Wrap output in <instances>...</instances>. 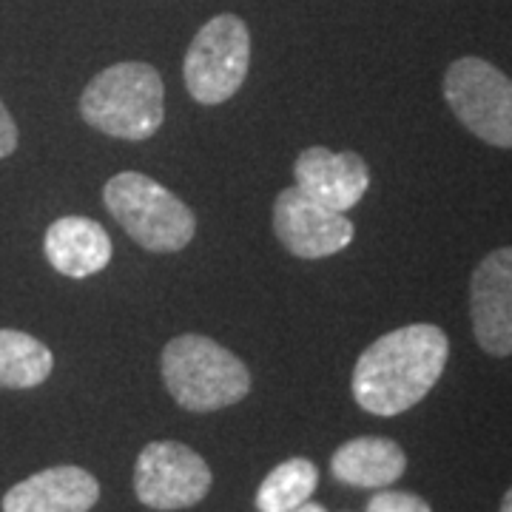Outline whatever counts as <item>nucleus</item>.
<instances>
[{"label":"nucleus","mask_w":512,"mask_h":512,"mask_svg":"<svg viewBox=\"0 0 512 512\" xmlns=\"http://www.w3.org/2000/svg\"><path fill=\"white\" fill-rule=\"evenodd\" d=\"M470 316L478 348L512 356V248L487 254L470 279Z\"/></svg>","instance_id":"nucleus-9"},{"label":"nucleus","mask_w":512,"mask_h":512,"mask_svg":"<svg viewBox=\"0 0 512 512\" xmlns=\"http://www.w3.org/2000/svg\"><path fill=\"white\" fill-rule=\"evenodd\" d=\"M111 237L97 220L69 214L49 225L43 237V254L57 274L69 279H89L111 262Z\"/></svg>","instance_id":"nucleus-12"},{"label":"nucleus","mask_w":512,"mask_h":512,"mask_svg":"<svg viewBox=\"0 0 512 512\" xmlns=\"http://www.w3.org/2000/svg\"><path fill=\"white\" fill-rule=\"evenodd\" d=\"M274 234L285 251L299 259H325L353 242V222L342 211H330L296 185L274 202Z\"/></svg>","instance_id":"nucleus-8"},{"label":"nucleus","mask_w":512,"mask_h":512,"mask_svg":"<svg viewBox=\"0 0 512 512\" xmlns=\"http://www.w3.org/2000/svg\"><path fill=\"white\" fill-rule=\"evenodd\" d=\"M367 512H433L430 504L413 493H396V490H382L370 498Z\"/></svg>","instance_id":"nucleus-16"},{"label":"nucleus","mask_w":512,"mask_h":512,"mask_svg":"<svg viewBox=\"0 0 512 512\" xmlns=\"http://www.w3.org/2000/svg\"><path fill=\"white\" fill-rule=\"evenodd\" d=\"M444 100L461 126L495 148H512V80L481 57H461L444 74Z\"/></svg>","instance_id":"nucleus-6"},{"label":"nucleus","mask_w":512,"mask_h":512,"mask_svg":"<svg viewBox=\"0 0 512 512\" xmlns=\"http://www.w3.org/2000/svg\"><path fill=\"white\" fill-rule=\"evenodd\" d=\"M450 342L436 325H404L384 333L353 367V399L373 416H399L436 387Z\"/></svg>","instance_id":"nucleus-1"},{"label":"nucleus","mask_w":512,"mask_h":512,"mask_svg":"<svg viewBox=\"0 0 512 512\" xmlns=\"http://www.w3.org/2000/svg\"><path fill=\"white\" fill-rule=\"evenodd\" d=\"M18 140V123L12 120V114H9V109H6L3 100H0V160L9 157V154H15Z\"/></svg>","instance_id":"nucleus-17"},{"label":"nucleus","mask_w":512,"mask_h":512,"mask_svg":"<svg viewBox=\"0 0 512 512\" xmlns=\"http://www.w3.org/2000/svg\"><path fill=\"white\" fill-rule=\"evenodd\" d=\"M55 370V356L40 339L23 330L0 328V387L29 390Z\"/></svg>","instance_id":"nucleus-14"},{"label":"nucleus","mask_w":512,"mask_h":512,"mask_svg":"<svg viewBox=\"0 0 512 512\" xmlns=\"http://www.w3.org/2000/svg\"><path fill=\"white\" fill-rule=\"evenodd\" d=\"M407 470V456L393 439L362 436L342 444L330 458V473L348 487L384 490L396 484Z\"/></svg>","instance_id":"nucleus-13"},{"label":"nucleus","mask_w":512,"mask_h":512,"mask_svg":"<svg viewBox=\"0 0 512 512\" xmlns=\"http://www.w3.org/2000/svg\"><path fill=\"white\" fill-rule=\"evenodd\" d=\"M291 512H328V510H325V507H319V504H311V501H305L302 507H296V510H291Z\"/></svg>","instance_id":"nucleus-18"},{"label":"nucleus","mask_w":512,"mask_h":512,"mask_svg":"<svg viewBox=\"0 0 512 512\" xmlns=\"http://www.w3.org/2000/svg\"><path fill=\"white\" fill-rule=\"evenodd\" d=\"M163 382L188 413H214L251 393V370L220 342L183 333L163 348Z\"/></svg>","instance_id":"nucleus-3"},{"label":"nucleus","mask_w":512,"mask_h":512,"mask_svg":"<svg viewBox=\"0 0 512 512\" xmlns=\"http://www.w3.org/2000/svg\"><path fill=\"white\" fill-rule=\"evenodd\" d=\"M293 180L302 194L322 202L330 211H350L370 188V168L356 151L305 148L293 163Z\"/></svg>","instance_id":"nucleus-10"},{"label":"nucleus","mask_w":512,"mask_h":512,"mask_svg":"<svg viewBox=\"0 0 512 512\" xmlns=\"http://www.w3.org/2000/svg\"><path fill=\"white\" fill-rule=\"evenodd\" d=\"M319 484V470L308 458H288L274 467L256 490L259 512H291L302 507Z\"/></svg>","instance_id":"nucleus-15"},{"label":"nucleus","mask_w":512,"mask_h":512,"mask_svg":"<svg viewBox=\"0 0 512 512\" xmlns=\"http://www.w3.org/2000/svg\"><path fill=\"white\" fill-rule=\"evenodd\" d=\"M251 69V32L237 15H217L194 35L183 77L200 106H220L242 89Z\"/></svg>","instance_id":"nucleus-5"},{"label":"nucleus","mask_w":512,"mask_h":512,"mask_svg":"<svg viewBox=\"0 0 512 512\" xmlns=\"http://www.w3.org/2000/svg\"><path fill=\"white\" fill-rule=\"evenodd\" d=\"M80 114L100 134L143 143L165 120V86L151 63H114L89 80L80 94Z\"/></svg>","instance_id":"nucleus-2"},{"label":"nucleus","mask_w":512,"mask_h":512,"mask_svg":"<svg viewBox=\"0 0 512 512\" xmlns=\"http://www.w3.org/2000/svg\"><path fill=\"white\" fill-rule=\"evenodd\" d=\"M501 512H512V487L504 495V501H501Z\"/></svg>","instance_id":"nucleus-19"},{"label":"nucleus","mask_w":512,"mask_h":512,"mask_svg":"<svg viewBox=\"0 0 512 512\" xmlns=\"http://www.w3.org/2000/svg\"><path fill=\"white\" fill-rule=\"evenodd\" d=\"M100 498L97 478L74 464L49 467L3 495V512H89Z\"/></svg>","instance_id":"nucleus-11"},{"label":"nucleus","mask_w":512,"mask_h":512,"mask_svg":"<svg viewBox=\"0 0 512 512\" xmlns=\"http://www.w3.org/2000/svg\"><path fill=\"white\" fill-rule=\"evenodd\" d=\"M120 228L151 254H177L197 234V217L174 191L140 171H120L103 188Z\"/></svg>","instance_id":"nucleus-4"},{"label":"nucleus","mask_w":512,"mask_h":512,"mask_svg":"<svg viewBox=\"0 0 512 512\" xmlns=\"http://www.w3.org/2000/svg\"><path fill=\"white\" fill-rule=\"evenodd\" d=\"M211 467L180 441H151L134 467V493L160 512L188 510L211 490Z\"/></svg>","instance_id":"nucleus-7"}]
</instances>
